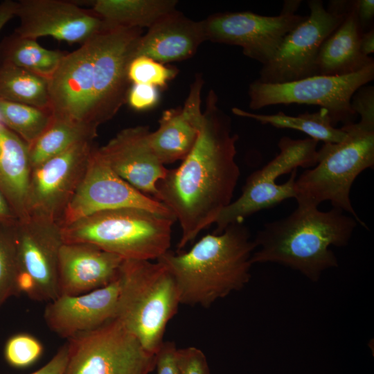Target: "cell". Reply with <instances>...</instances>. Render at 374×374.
<instances>
[{
    "label": "cell",
    "instance_id": "cell-16",
    "mask_svg": "<svg viewBox=\"0 0 374 374\" xmlns=\"http://www.w3.org/2000/svg\"><path fill=\"white\" fill-rule=\"evenodd\" d=\"M15 17L20 21L14 31L18 35L35 39L51 37L80 46L106 26L91 9L63 0H20Z\"/></svg>",
    "mask_w": 374,
    "mask_h": 374
},
{
    "label": "cell",
    "instance_id": "cell-18",
    "mask_svg": "<svg viewBox=\"0 0 374 374\" xmlns=\"http://www.w3.org/2000/svg\"><path fill=\"white\" fill-rule=\"evenodd\" d=\"M121 289L118 278L103 287L75 296L60 295L48 302L44 319L49 329L66 339L114 319Z\"/></svg>",
    "mask_w": 374,
    "mask_h": 374
},
{
    "label": "cell",
    "instance_id": "cell-39",
    "mask_svg": "<svg viewBox=\"0 0 374 374\" xmlns=\"http://www.w3.org/2000/svg\"><path fill=\"white\" fill-rule=\"evenodd\" d=\"M17 2L6 0L0 3V31L5 24L15 17Z\"/></svg>",
    "mask_w": 374,
    "mask_h": 374
},
{
    "label": "cell",
    "instance_id": "cell-2",
    "mask_svg": "<svg viewBox=\"0 0 374 374\" xmlns=\"http://www.w3.org/2000/svg\"><path fill=\"white\" fill-rule=\"evenodd\" d=\"M143 29L106 26L67 53L48 79L55 117L96 128L111 120L127 102L128 66Z\"/></svg>",
    "mask_w": 374,
    "mask_h": 374
},
{
    "label": "cell",
    "instance_id": "cell-22",
    "mask_svg": "<svg viewBox=\"0 0 374 374\" xmlns=\"http://www.w3.org/2000/svg\"><path fill=\"white\" fill-rule=\"evenodd\" d=\"M362 33L354 1H349L344 21L320 46L317 60V75H346L374 64L373 57L364 55L361 51Z\"/></svg>",
    "mask_w": 374,
    "mask_h": 374
},
{
    "label": "cell",
    "instance_id": "cell-13",
    "mask_svg": "<svg viewBox=\"0 0 374 374\" xmlns=\"http://www.w3.org/2000/svg\"><path fill=\"white\" fill-rule=\"evenodd\" d=\"M122 208H139L175 217L162 202L117 175L94 148L84 177L59 224L65 226L96 213Z\"/></svg>",
    "mask_w": 374,
    "mask_h": 374
},
{
    "label": "cell",
    "instance_id": "cell-9",
    "mask_svg": "<svg viewBox=\"0 0 374 374\" xmlns=\"http://www.w3.org/2000/svg\"><path fill=\"white\" fill-rule=\"evenodd\" d=\"M66 344L64 374H150L155 369L156 355L115 318L68 339Z\"/></svg>",
    "mask_w": 374,
    "mask_h": 374
},
{
    "label": "cell",
    "instance_id": "cell-41",
    "mask_svg": "<svg viewBox=\"0 0 374 374\" xmlns=\"http://www.w3.org/2000/svg\"><path fill=\"white\" fill-rule=\"evenodd\" d=\"M360 49L367 56L374 52V29L373 28L362 34L360 38Z\"/></svg>",
    "mask_w": 374,
    "mask_h": 374
},
{
    "label": "cell",
    "instance_id": "cell-15",
    "mask_svg": "<svg viewBox=\"0 0 374 374\" xmlns=\"http://www.w3.org/2000/svg\"><path fill=\"white\" fill-rule=\"evenodd\" d=\"M304 18L296 14L265 16L247 11L215 13L202 21L206 41L238 46L244 55L264 65Z\"/></svg>",
    "mask_w": 374,
    "mask_h": 374
},
{
    "label": "cell",
    "instance_id": "cell-20",
    "mask_svg": "<svg viewBox=\"0 0 374 374\" xmlns=\"http://www.w3.org/2000/svg\"><path fill=\"white\" fill-rule=\"evenodd\" d=\"M203 84L202 77L197 75L184 106L164 111L159 120L158 128L149 133V145L163 165L183 161L195 144L202 118Z\"/></svg>",
    "mask_w": 374,
    "mask_h": 374
},
{
    "label": "cell",
    "instance_id": "cell-29",
    "mask_svg": "<svg viewBox=\"0 0 374 374\" xmlns=\"http://www.w3.org/2000/svg\"><path fill=\"white\" fill-rule=\"evenodd\" d=\"M55 118L50 109L0 99V121L28 145L33 143Z\"/></svg>",
    "mask_w": 374,
    "mask_h": 374
},
{
    "label": "cell",
    "instance_id": "cell-38",
    "mask_svg": "<svg viewBox=\"0 0 374 374\" xmlns=\"http://www.w3.org/2000/svg\"><path fill=\"white\" fill-rule=\"evenodd\" d=\"M354 6L362 32L364 33L373 28L374 1L355 0Z\"/></svg>",
    "mask_w": 374,
    "mask_h": 374
},
{
    "label": "cell",
    "instance_id": "cell-40",
    "mask_svg": "<svg viewBox=\"0 0 374 374\" xmlns=\"http://www.w3.org/2000/svg\"><path fill=\"white\" fill-rule=\"evenodd\" d=\"M18 220L8 201L0 190V221L15 222Z\"/></svg>",
    "mask_w": 374,
    "mask_h": 374
},
{
    "label": "cell",
    "instance_id": "cell-26",
    "mask_svg": "<svg viewBox=\"0 0 374 374\" xmlns=\"http://www.w3.org/2000/svg\"><path fill=\"white\" fill-rule=\"evenodd\" d=\"M232 112L238 116L253 119L262 125H270L276 128H288L302 132L310 138L324 143H337L346 136V131L332 125L328 112L320 108L318 112H305L296 116L278 112L271 114L251 113L238 107Z\"/></svg>",
    "mask_w": 374,
    "mask_h": 374
},
{
    "label": "cell",
    "instance_id": "cell-3",
    "mask_svg": "<svg viewBox=\"0 0 374 374\" xmlns=\"http://www.w3.org/2000/svg\"><path fill=\"white\" fill-rule=\"evenodd\" d=\"M288 216L265 224L255 238L251 262L277 263L317 283L323 272L338 267L331 246H346L358 222L340 209L321 211L317 205L296 199Z\"/></svg>",
    "mask_w": 374,
    "mask_h": 374
},
{
    "label": "cell",
    "instance_id": "cell-30",
    "mask_svg": "<svg viewBox=\"0 0 374 374\" xmlns=\"http://www.w3.org/2000/svg\"><path fill=\"white\" fill-rule=\"evenodd\" d=\"M17 221L12 223L0 221V308L10 297L19 294L15 235Z\"/></svg>",
    "mask_w": 374,
    "mask_h": 374
},
{
    "label": "cell",
    "instance_id": "cell-35",
    "mask_svg": "<svg viewBox=\"0 0 374 374\" xmlns=\"http://www.w3.org/2000/svg\"><path fill=\"white\" fill-rule=\"evenodd\" d=\"M159 100L157 88L145 84H131L126 103L136 111H144L154 107Z\"/></svg>",
    "mask_w": 374,
    "mask_h": 374
},
{
    "label": "cell",
    "instance_id": "cell-1",
    "mask_svg": "<svg viewBox=\"0 0 374 374\" xmlns=\"http://www.w3.org/2000/svg\"><path fill=\"white\" fill-rule=\"evenodd\" d=\"M213 90L206 97L199 135L189 154L157 183V199L180 224V252L204 229L215 224L231 204L240 177L235 161L238 135L231 119L218 105Z\"/></svg>",
    "mask_w": 374,
    "mask_h": 374
},
{
    "label": "cell",
    "instance_id": "cell-6",
    "mask_svg": "<svg viewBox=\"0 0 374 374\" xmlns=\"http://www.w3.org/2000/svg\"><path fill=\"white\" fill-rule=\"evenodd\" d=\"M174 217L139 208L93 213L62 227L64 243L85 242L124 260H152L169 251Z\"/></svg>",
    "mask_w": 374,
    "mask_h": 374
},
{
    "label": "cell",
    "instance_id": "cell-7",
    "mask_svg": "<svg viewBox=\"0 0 374 374\" xmlns=\"http://www.w3.org/2000/svg\"><path fill=\"white\" fill-rule=\"evenodd\" d=\"M341 127L346 138L337 143H323L317 165L296 178L295 199L317 206L329 201L332 208L350 214L366 228L352 205L350 193L357 176L374 168V125L359 121Z\"/></svg>",
    "mask_w": 374,
    "mask_h": 374
},
{
    "label": "cell",
    "instance_id": "cell-32",
    "mask_svg": "<svg viewBox=\"0 0 374 374\" xmlns=\"http://www.w3.org/2000/svg\"><path fill=\"white\" fill-rule=\"evenodd\" d=\"M43 349L36 337L28 333H18L7 340L4 357L10 366L24 368L35 363L42 356Z\"/></svg>",
    "mask_w": 374,
    "mask_h": 374
},
{
    "label": "cell",
    "instance_id": "cell-4",
    "mask_svg": "<svg viewBox=\"0 0 374 374\" xmlns=\"http://www.w3.org/2000/svg\"><path fill=\"white\" fill-rule=\"evenodd\" d=\"M256 249L248 228L238 223L204 236L185 253L169 250L157 261L173 277L181 304L208 308L249 282Z\"/></svg>",
    "mask_w": 374,
    "mask_h": 374
},
{
    "label": "cell",
    "instance_id": "cell-33",
    "mask_svg": "<svg viewBox=\"0 0 374 374\" xmlns=\"http://www.w3.org/2000/svg\"><path fill=\"white\" fill-rule=\"evenodd\" d=\"M176 359L179 374H211L205 354L199 348H177Z\"/></svg>",
    "mask_w": 374,
    "mask_h": 374
},
{
    "label": "cell",
    "instance_id": "cell-19",
    "mask_svg": "<svg viewBox=\"0 0 374 374\" xmlns=\"http://www.w3.org/2000/svg\"><path fill=\"white\" fill-rule=\"evenodd\" d=\"M124 261L121 257L90 243H63L58 259L59 296H75L115 280Z\"/></svg>",
    "mask_w": 374,
    "mask_h": 374
},
{
    "label": "cell",
    "instance_id": "cell-42",
    "mask_svg": "<svg viewBox=\"0 0 374 374\" xmlns=\"http://www.w3.org/2000/svg\"><path fill=\"white\" fill-rule=\"evenodd\" d=\"M301 3V1H285L280 12L295 14Z\"/></svg>",
    "mask_w": 374,
    "mask_h": 374
},
{
    "label": "cell",
    "instance_id": "cell-31",
    "mask_svg": "<svg viewBox=\"0 0 374 374\" xmlns=\"http://www.w3.org/2000/svg\"><path fill=\"white\" fill-rule=\"evenodd\" d=\"M177 73L176 67L166 66L143 55L134 57L127 69L131 84H145L156 88H165Z\"/></svg>",
    "mask_w": 374,
    "mask_h": 374
},
{
    "label": "cell",
    "instance_id": "cell-14",
    "mask_svg": "<svg viewBox=\"0 0 374 374\" xmlns=\"http://www.w3.org/2000/svg\"><path fill=\"white\" fill-rule=\"evenodd\" d=\"M94 147L79 143L31 168L26 208L28 216L59 222L81 183Z\"/></svg>",
    "mask_w": 374,
    "mask_h": 374
},
{
    "label": "cell",
    "instance_id": "cell-25",
    "mask_svg": "<svg viewBox=\"0 0 374 374\" xmlns=\"http://www.w3.org/2000/svg\"><path fill=\"white\" fill-rule=\"evenodd\" d=\"M67 53L42 46L37 39L13 33L0 41V65L23 69L48 80Z\"/></svg>",
    "mask_w": 374,
    "mask_h": 374
},
{
    "label": "cell",
    "instance_id": "cell-17",
    "mask_svg": "<svg viewBox=\"0 0 374 374\" xmlns=\"http://www.w3.org/2000/svg\"><path fill=\"white\" fill-rule=\"evenodd\" d=\"M150 132L148 126L125 128L97 149L117 175L141 193L157 199V183L165 176L168 169L149 145Z\"/></svg>",
    "mask_w": 374,
    "mask_h": 374
},
{
    "label": "cell",
    "instance_id": "cell-12",
    "mask_svg": "<svg viewBox=\"0 0 374 374\" xmlns=\"http://www.w3.org/2000/svg\"><path fill=\"white\" fill-rule=\"evenodd\" d=\"M308 4L310 15L285 36L274 57L262 66L256 80L277 84L317 75L320 46L346 13L327 10L321 0H309Z\"/></svg>",
    "mask_w": 374,
    "mask_h": 374
},
{
    "label": "cell",
    "instance_id": "cell-28",
    "mask_svg": "<svg viewBox=\"0 0 374 374\" xmlns=\"http://www.w3.org/2000/svg\"><path fill=\"white\" fill-rule=\"evenodd\" d=\"M0 99L52 110L48 80L15 66L0 65Z\"/></svg>",
    "mask_w": 374,
    "mask_h": 374
},
{
    "label": "cell",
    "instance_id": "cell-37",
    "mask_svg": "<svg viewBox=\"0 0 374 374\" xmlns=\"http://www.w3.org/2000/svg\"><path fill=\"white\" fill-rule=\"evenodd\" d=\"M68 360L66 342L44 366L30 374H64Z\"/></svg>",
    "mask_w": 374,
    "mask_h": 374
},
{
    "label": "cell",
    "instance_id": "cell-36",
    "mask_svg": "<svg viewBox=\"0 0 374 374\" xmlns=\"http://www.w3.org/2000/svg\"><path fill=\"white\" fill-rule=\"evenodd\" d=\"M177 350L174 342H163L156 354L157 374H179L176 359Z\"/></svg>",
    "mask_w": 374,
    "mask_h": 374
},
{
    "label": "cell",
    "instance_id": "cell-10",
    "mask_svg": "<svg viewBox=\"0 0 374 374\" xmlns=\"http://www.w3.org/2000/svg\"><path fill=\"white\" fill-rule=\"evenodd\" d=\"M374 79V64L342 76L314 75L285 83H263L256 80L249 86V107L252 110L274 105H319L329 114L332 125L354 123L357 115L350 100L354 93Z\"/></svg>",
    "mask_w": 374,
    "mask_h": 374
},
{
    "label": "cell",
    "instance_id": "cell-5",
    "mask_svg": "<svg viewBox=\"0 0 374 374\" xmlns=\"http://www.w3.org/2000/svg\"><path fill=\"white\" fill-rule=\"evenodd\" d=\"M120 279L115 319L156 355L181 304L176 283L163 264L150 260H124Z\"/></svg>",
    "mask_w": 374,
    "mask_h": 374
},
{
    "label": "cell",
    "instance_id": "cell-23",
    "mask_svg": "<svg viewBox=\"0 0 374 374\" xmlns=\"http://www.w3.org/2000/svg\"><path fill=\"white\" fill-rule=\"evenodd\" d=\"M30 172L28 145L0 121V190L19 220L29 217L26 199Z\"/></svg>",
    "mask_w": 374,
    "mask_h": 374
},
{
    "label": "cell",
    "instance_id": "cell-27",
    "mask_svg": "<svg viewBox=\"0 0 374 374\" xmlns=\"http://www.w3.org/2000/svg\"><path fill=\"white\" fill-rule=\"evenodd\" d=\"M97 136L98 128L55 117L50 126L28 145L31 168L75 144L93 141Z\"/></svg>",
    "mask_w": 374,
    "mask_h": 374
},
{
    "label": "cell",
    "instance_id": "cell-34",
    "mask_svg": "<svg viewBox=\"0 0 374 374\" xmlns=\"http://www.w3.org/2000/svg\"><path fill=\"white\" fill-rule=\"evenodd\" d=\"M353 110L360 116V121L374 125V87L363 85L353 95L350 100Z\"/></svg>",
    "mask_w": 374,
    "mask_h": 374
},
{
    "label": "cell",
    "instance_id": "cell-21",
    "mask_svg": "<svg viewBox=\"0 0 374 374\" xmlns=\"http://www.w3.org/2000/svg\"><path fill=\"white\" fill-rule=\"evenodd\" d=\"M204 42L202 21H193L176 10L141 36L136 56L143 55L162 64L182 61L193 57Z\"/></svg>",
    "mask_w": 374,
    "mask_h": 374
},
{
    "label": "cell",
    "instance_id": "cell-11",
    "mask_svg": "<svg viewBox=\"0 0 374 374\" xmlns=\"http://www.w3.org/2000/svg\"><path fill=\"white\" fill-rule=\"evenodd\" d=\"M19 274L17 287L29 298L50 302L59 296L57 271L64 243L56 222L29 216L15 225Z\"/></svg>",
    "mask_w": 374,
    "mask_h": 374
},
{
    "label": "cell",
    "instance_id": "cell-8",
    "mask_svg": "<svg viewBox=\"0 0 374 374\" xmlns=\"http://www.w3.org/2000/svg\"><path fill=\"white\" fill-rule=\"evenodd\" d=\"M318 143L311 138L281 137L278 143L279 153L248 177L240 196L218 216L213 233L219 234L230 224L243 223L245 218L261 210L295 198L297 169L317 165Z\"/></svg>",
    "mask_w": 374,
    "mask_h": 374
},
{
    "label": "cell",
    "instance_id": "cell-24",
    "mask_svg": "<svg viewBox=\"0 0 374 374\" xmlns=\"http://www.w3.org/2000/svg\"><path fill=\"white\" fill-rule=\"evenodd\" d=\"M91 10L107 24L125 28H150L177 10L175 0H96Z\"/></svg>",
    "mask_w": 374,
    "mask_h": 374
}]
</instances>
